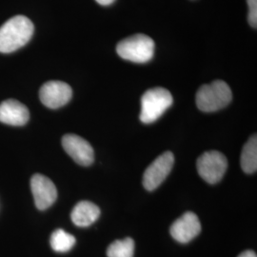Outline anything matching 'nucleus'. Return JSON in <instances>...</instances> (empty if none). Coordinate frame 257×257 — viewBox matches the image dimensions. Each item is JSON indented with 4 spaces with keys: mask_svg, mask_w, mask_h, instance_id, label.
<instances>
[{
    "mask_svg": "<svg viewBox=\"0 0 257 257\" xmlns=\"http://www.w3.org/2000/svg\"><path fill=\"white\" fill-rule=\"evenodd\" d=\"M34 24L23 16H17L0 27V53L10 54L25 46L34 34Z\"/></svg>",
    "mask_w": 257,
    "mask_h": 257,
    "instance_id": "obj_1",
    "label": "nucleus"
},
{
    "mask_svg": "<svg viewBox=\"0 0 257 257\" xmlns=\"http://www.w3.org/2000/svg\"><path fill=\"white\" fill-rule=\"evenodd\" d=\"M232 94L229 85L222 80L203 85L196 93V105L205 112H212L228 106Z\"/></svg>",
    "mask_w": 257,
    "mask_h": 257,
    "instance_id": "obj_2",
    "label": "nucleus"
},
{
    "mask_svg": "<svg viewBox=\"0 0 257 257\" xmlns=\"http://www.w3.org/2000/svg\"><path fill=\"white\" fill-rule=\"evenodd\" d=\"M116 53L121 58L135 63H146L155 54V42L146 35L138 34L120 41Z\"/></svg>",
    "mask_w": 257,
    "mask_h": 257,
    "instance_id": "obj_3",
    "label": "nucleus"
},
{
    "mask_svg": "<svg viewBox=\"0 0 257 257\" xmlns=\"http://www.w3.org/2000/svg\"><path fill=\"white\" fill-rule=\"evenodd\" d=\"M172 93L164 88L148 90L141 98L140 120L150 124L158 119L173 104Z\"/></svg>",
    "mask_w": 257,
    "mask_h": 257,
    "instance_id": "obj_4",
    "label": "nucleus"
},
{
    "mask_svg": "<svg viewBox=\"0 0 257 257\" xmlns=\"http://www.w3.org/2000/svg\"><path fill=\"white\" fill-rule=\"evenodd\" d=\"M227 169V157L217 151L206 152L197 159V172L207 183H218Z\"/></svg>",
    "mask_w": 257,
    "mask_h": 257,
    "instance_id": "obj_5",
    "label": "nucleus"
},
{
    "mask_svg": "<svg viewBox=\"0 0 257 257\" xmlns=\"http://www.w3.org/2000/svg\"><path fill=\"white\" fill-rule=\"evenodd\" d=\"M175 164V156L171 152H166L158 156L148 167L143 175V185L148 191H154L158 188L171 173Z\"/></svg>",
    "mask_w": 257,
    "mask_h": 257,
    "instance_id": "obj_6",
    "label": "nucleus"
},
{
    "mask_svg": "<svg viewBox=\"0 0 257 257\" xmlns=\"http://www.w3.org/2000/svg\"><path fill=\"white\" fill-rule=\"evenodd\" d=\"M72 88L62 81L46 82L39 91L40 100L50 109H58L71 100Z\"/></svg>",
    "mask_w": 257,
    "mask_h": 257,
    "instance_id": "obj_7",
    "label": "nucleus"
},
{
    "mask_svg": "<svg viewBox=\"0 0 257 257\" xmlns=\"http://www.w3.org/2000/svg\"><path fill=\"white\" fill-rule=\"evenodd\" d=\"M31 189L37 209L50 208L57 198V190L53 181L45 175H35L31 179Z\"/></svg>",
    "mask_w": 257,
    "mask_h": 257,
    "instance_id": "obj_8",
    "label": "nucleus"
},
{
    "mask_svg": "<svg viewBox=\"0 0 257 257\" xmlns=\"http://www.w3.org/2000/svg\"><path fill=\"white\" fill-rule=\"evenodd\" d=\"M65 152L74 161L81 166H90L94 159V153L91 144L76 135H66L62 138Z\"/></svg>",
    "mask_w": 257,
    "mask_h": 257,
    "instance_id": "obj_9",
    "label": "nucleus"
},
{
    "mask_svg": "<svg viewBox=\"0 0 257 257\" xmlns=\"http://www.w3.org/2000/svg\"><path fill=\"white\" fill-rule=\"evenodd\" d=\"M171 234L179 243L186 244L195 238L201 231V223L197 215L192 211L185 212L183 215L174 222Z\"/></svg>",
    "mask_w": 257,
    "mask_h": 257,
    "instance_id": "obj_10",
    "label": "nucleus"
},
{
    "mask_svg": "<svg viewBox=\"0 0 257 257\" xmlns=\"http://www.w3.org/2000/svg\"><path fill=\"white\" fill-rule=\"evenodd\" d=\"M30 118L27 107L15 99H8L0 104V122L11 126H23Z\"/></svg>",
    "mask_w": 257,
    "mask_h": 257,
    "instance_id": "obj_11",
    "label": "nucleus"
},
{
    "mask_svg": "<svg viewBox=\"0 0 257 257\" xmlns=\"http://www.w3.org/2000/svg\"><path fill=\"white\" fill-rule=\"evenodd\" d=\"M100 215L99 208L90 201H80L75 205L71 213L74 225L78 227H88L98 219Z\"/></svg>",
    "mask_w": 257,
    "mask_h": 257,
    "instance_id": "obj_12",
    "label": "nucleus"
},
{
    "mask_svg": "<svg viewBox=\"0 0 257 257\" xmlns=\"http://www.w3.org/2000/svg\"><path fill=\"white\" fill-rule=\"evenodd\" d=\"M241 167L247 174H253L257 170V138L254 135L244 145L241 154Z\"/></svg>",
    "mask_w": 257,
    "mask_h": 257,
    "instance_id": "obj_13",
    "label": "nucleus"
},
{
    "mask_svg": "<svg viewBox=\"0 0 257 257\" xmlns=\"http://www.w3.org/2000/svg\"><path fill=\"white\" fill-rule=\"evenodd\" d=\"M51 247L57 252H67L73 248L75 244L74 235L66 232L62 229L55 230L51 236Z\"/></svg>",
    "mask_w": 257,
    "mask_h": 257,
    "instance_id": "obj_14",
    "label": "nucleus"
},
{
    "mask_svg": "<svg viewBox=\"0 0 257 257\" xmlns=\"http://www.w3.org/2000/svg\"><path fill=\"white\" fill-rule=\"evenodd\" d=\"M135 241L130 237L115 240L107 249L108 257H134Z\"/></svg>",
    "mask_w": 257,
    "mask_h": 257,
    "instance_id": "obj_15",
    "label": "nucleus"
},
{
    "mask_svg": "<svg viewBox=\"0 0 257 257\" xmlns=\"http://www.w3.org/2000/svg\"><path fill=\"white\" fill-rule=\"evenodd\" d=\"M248 23L252 28L257 27V0H248Z\"/></svg>",
    "mask_w": 257,
    "mask_h": 257,
    "instance_id": "obj_16",
    "label": "nucleus"
},
{
    "mask_svg": "<svg viewBox=\"0 0 257 257\" xmlns=\"http://www.w3.org/2000/svg\"><path fill=\"white\" fill-rule=\"evenodd\" d=\"M238 257H257L256 253L252 250H245L239 254Z\"/></svg>",
    "mask_w": 257,
    "mask_h": 257,
    "instance_id": "obj_17",
    "label": "nucleus"
},
{
    "mask_svg": "<svg viewBox=\"0 0 257 257\" xmlns=\"http://www.w3.org/2000/svg\"><path fill=\"white\" fill-rule=\"evenodd\" d=\"M95 1L102 6H108L114 2V0H95Z\"/></svg>",
    "mask_w": 257,
    "mask_h": 257,
    "instance_id": "obj_18",
    "label": "nucleus"
}]
</instances>
